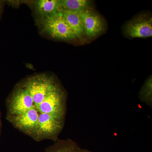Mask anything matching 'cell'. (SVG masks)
I'll list each match as a JSON object with an SVG mask.
<instances>
[{"instance_id": "15", "label": "cell", "mask_w": 152, "mask_h": 152, "mask_svg": "<svg viewBox=\"0 0 152 152\" xmlns=\"http://www.w3.org/2000/svg\"><path fill=\"white\" fill-rule=\"evenodd\" d=\"M77 152H93L91 151H89V150L85 149H82L81 148L79 147L77 151Z\"/></svg>"}, {"instance_id": "8", "label": "cell", "mask_w": 152, "mask_h": 152, "mask_svg": "<svg viewBox=\"0 0 152 152\" xmlns=\"http://www.w3.org/2000/svg\"><path fill=\"white\" fill-rule=\"evenodd\" d=\"M80 14L83 23L84 34L88 39H91L103 33L105 24L99 14L91 8L82 11Z\"/></svg>"}, {"instance_id": "16", "label": "cell", "mask_w": 152, "mask_h": 152, "mask_svg": "<svg viewBox=\"0 0 152 152\" xmlns=\"http://www.w3.org/2000/svg\"><path fill=\"white\" fill-rule=\"evenodd\" d=\"M2 129V122H1V114L0 113V135L1 134Z\"/></svg>"}, {"instance_id": "3", "label": "cell", "mask_w": 152, "mask_h": 152, "mask_svg": "<svg viewBox=\"0 0 152 152\" xmlns=\"http://www.w3.org/2000/svg\"><path fill=\"white\" fill-rule=\"evenodd\" d=\"M123 35L126 38H147L152 37V17L150 12L136 15L123 25Z\"/></svg>"}, {"instance_id": "5", "label": "cell", "mask_w": 152, "mask_h": 152, "mask_svg": "<svg viewBox=\"0 0 152 152\" xmlns=\"http://www.w3.org/2000/svg\"><path fill=\"white\" fill-rule=\"evenodd\" d=\"M34 106L32 98L24 87L17 86L7 100V117L23 113Z\"/></svg>"}, {"instance_id": "11", "label": "cell", "mask_w": 152, "mask_h": 152, "mask_svg": "<svg viewBox=\"0 0 152 152\" xmlns=\"http://www.w3.org/2000/svg\"><path fill=\"white\" fill-rule=\"evenodd\" d=\"M62 10L80 13L91 8L92 1L88 0H60Z\"/></svg>"}, {"instance_id": "2", "label": "cell", "mask_w": 152, "mask_h": 152, "mask_svg": "<svg viewBox=\"0 0 152 152\" xmlns=\"http://www.w3.org/2000/svg\"><path fill=\"white\" fill-rule=\"evenodd\" d=\"M65 93L59 85L51 92L39 105L35 107L39 114H48L64 122L66 113Z\"/></svg>"}, {"instance_id": "12", "label": "cell", "mask_w": 152, "mask_h": 152, "mask_svg": "<svg viewBox=\"0 0 152 152\" xmlns=\"http://www.w3.org/2000/svg\"><path fill=\"white\" fill-rule=\"evenodd\" d=\"M79 147L75 142L71 139L58 140L44 152H77Z\"/></svg>"}, {"instance_id": "1", "label": "cell", "mask_w": 152, "mask_h": 152, "mask_svg": "<svg viewBox=\"0 0 152 152\" xmlns=\"http://www.w3.org/2000/svg\"><path fill=\"white\" fill-rule=\"evenodd\" d=\"M22 85L32 98L35 108L58 84L51 76L41 74L30 77Z\"/></svg>"}, {"instance_id": "6", "label": "cell", "mask_w": 152, "mask_h": 152, "mask_svg": "<svg viewBox=\"0 0 152 152\" xmlns=\"http://www.w3.org/2000/svg\"><path fill=\"white\" fill-rule=\"evenodd\" d=\"M64 124L48 114H39L37 132L34 140L39 142L51 140L56 142L62 130Z\"/></svg>"}, {"instance_id": "9", "label": "cell", "mask_w": 152, "mask_h": 152, "mask_svg": "<svg viewBox=\"0 0 152 152\" xmlns=\"http://www.w3.org/2000/svg\"><path fill=\"white\" fill-rule=\"evenodd\" d=\"M33 7L40 20L52 16L62 10L60 0H37L34 2Z\"/></svg>"}, {"instance_id": "14", "label": "cell", "mask_w": 152, "mask_h": 152, "mask_svg": "<svg viewBox=\"0 0 152 152\" xmlns=\"http://www.w3.org/2000/svg\"><path fill=\"white\" fill-rule=\"evenodd\" d=\"M5 3V2L4 1H0V17L1 15Z\"/></svg>"}, {"instance_id": "4", "label": "cell", "mask_w": 152, "mask_h": 152, "mask_svg": "<svg viewBox=\"0 0 152 152\" xmlns=\"http://www.w3.org/2000/svg\"><path fill=\"white\" fill-rule=\"evenodd\" d=\"M40 23L44 31L54 39L70 40L77 38L64 19L61 11L40 20Z\"/></svg>"}, {"instance_id": "10", "label": "cell", "mask_w": 152, "mask_h": 152, "mask_svg": "<svg viewBox=\"0 0 152 152\" xmlns=\"http://www.w3.org/2000/svg\"><path fill=\"white\" fill-rule=\"evenodd\" d=\"M61 13L76 38L80 39L84 35L83 23L80 13L62 10Z\"/></svg>"}, {"instance_id": "13", "label": "cell", "mask_w": 152, "mask_h": 152, "mask_svg": "<svg viewBox=\"0 0 152 152\" xmlns=\"http://www.w3.org/2000/svg\"><path fill=\"white\" fill-rule=\"evenodd\" d=\"M140 101L152 107V75L147 78L139 93Z\"/></svg>"}, {"instance_id": "7", "label": "cell", "mask_w": 152, "mask_h": 152, "mask_svg": "<svg viewBox=\"0 0 152 152\" xmlns=\"http://www.w3.org/2000/svg\"><path fill=\"white\" fill-rule=\"evenodd\" d=\"M39 116L38 112L35 108H32L20 115L7 117V119L15 127L35 140L38 130Z\"/></svg>"}]
</instances>
